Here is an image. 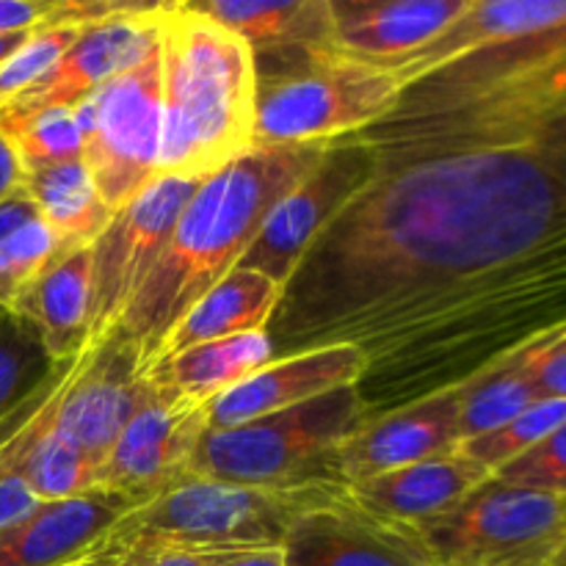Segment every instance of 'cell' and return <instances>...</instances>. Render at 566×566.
<instances>
[{
    "mask_svg": "<svg viewBox=\"0 0 566 566\" xmlns=\"http://www.w3.org/2000/svg\"><path fill=\"white\" fill-rule=\"evenodd\" d=\"M50 398L0 446V473L25 481L39 501H64L97 490L99 468L53 429Z\"/></svg>",
    "mask_w": 566,
    "mask_h": 566,
    "instance_id": "cell-24",
    "label": "cell"
},
{
    "mask_svg": "<svg viewBox=\"0 0 566 566\" xmlns=\"http://www.w3.org/2000/svg\"><path fill=\"white\" fill-rule=\"evenodd\" d=\"M39 497L31 486L11 473H0V528H9L17 520L28 517L39 506Z\"/></svg>",
    "mask_w": 566,
    "mask_h": 566,
    "instance_id": "cell-36",
    "label": "cell"
},
{
    "mask_svg": "<svg viewBox=\"0 0 566 566\" xmlns=\"http://www.w3.org/2000/svg\"><path fill=\"white\" fill-rule=\"evenodd\" d=\"M490 475V470L457 448L446 457L407 464L346 486V497L374 517L412 528L446 514Z\"/></svg>",
    "mask_w": 566,
    "mask_h": 566,
    "instance_id": "cell-20",
    "label": "cell"
},
{
    "mask_svg": "<svg viewBox=\"0 0 566 566\" xmlns=\"http://www.w3.org/2000/svg\"><path fill=\"white\" fill-rule=\"evenodd\" d=\"M368 169L370 158L359 144L346 136L329 142L321 164L271 208L235 269L258 271L274 285L285 287L313 238L363 186Z\"/></svg>",
    "mask_w": 566,
    "mask_h": 566,
    "instance_id": "cell-11",
    "label": "cell"
},
{
    "mask_svg": "<svg viewBox=\"0 0 566 566\" xmlns=\"http://www.w3.org/2000/svg\"><path fill=\"white\" fill-rule=\"evenodd\" d=\"M147 503L127 492L97 490L42 501L28 517L0 528V566H77L94 556L125 514Z\"/></svg>",
    "mask_w": 566,
    "mask_h": 566,
    "instance_id": "cell-15",
    "label": "cell"
},
{
    "mask_svg": "<svg viewBox=\"0 0 566 566\" xmlns=\"http://www.w3.org/2000/svg\"><path fill=\"white\" fill-rule=\"evenodd\" d=\"M280 293L274 359L363 352L368 420L566 329V25L403 83Z\"/></svg>",
    "mask_w": 566,
    "mask_h": 566,
    "instance_id": "cell-1",
    "label": "cell"
},
{
    "mask_svg": "<svg viewBox=\"0 0 566 566\" xmlns=\"http://www.w3.org/2000/svg\"><path fill=\"white\" fill-rule=\"evenodd\" d=\"M434 566H547L566 542V495L490 479L412 525Z\"/></svg>",
    "mask_w": 566,
    "mask_h": 566,
    "instance_id": "cell-7",
    "label": "cell"
},
{
    "mask_svg": "<svg viewBox=\"0 0 566 566\" xmlns=\"http://www.w3.org/2000/svg\"><path fill=\"white\" fill-rule=\"evenodd\" d=\"M280 293L282 287L274 285L269 276L258 271L232 269L188 310L186 318L175 326L166 340L160 357H175L199 343L224 340V337L247 335V332H265L280 304Z\"/></svg>",
    "mask_w": 566,
    "mask_h": 566,
    "instance_id": "cell-25",
    "label": "cell"
},
{
    "mask_svg": "<svg viewBox=\"0 0 566 566\" xmlns=\"http://www.w3.org/2000/svg\"><path fill=\"white\" fill-rule=\"evenodd\" d=\"M566 420V401L558 398H542L534 407L525 409L523 415H517L514 420H509L501 429L490 431L484 437H475V440L462 442L459 451L464 457H470L473 462H479L481 468H486L490 473H497L501 468H506L509 462L520 459L523 453H528L531 448L539 446L553 429H558Z\"/></svg>",
    "mask_w": 566,
    "mask_h": 566,
    "instance_id": "cell-29",
    "label": "cell"
},
{
    "mask_svg": "<svg viewBox=\"0 0 566 566\" xmlns=\"http://www.w3.org/2000/svg\"><path fill=\"white\" fill-rule=\"evenodd\" d=\"M368 423L357 387H337L298 407L232 426L208 429L193 451L188 475L243 486L335 484L343 442Z\"/></svg>",
    "mask_w": 566,
    "mask_h": 566,
    "instance_id": "cell-5",
    "label": "cell"
},
{
    "mask_svg": "<svg viewBox=\"0 0 566 566\" xmlns=\"http://www.w3.org/2000/svg\"><path fill=\"white\" fill-rule=\"evenodd\" d=\"M77 566H99L97 562H83V564H77Z\"/></svg>",
    "mask_w": 566,
    "mask_h": 566,
    "instance_id": "cell-43",
    "label": "cell"
},
{
    "mask_svg": "<svg viewBox=\"0 0 566 566\" xmlns=\"http://www.w3.org/2000/svg\"><path fill=\"white\" fill-rule=\"evenodd\" d=\"M36 31V28H33ZM33 31H17V33H0V66L6 64V61L11 59V55L17 53V50L22 48V44L28 42V39L33 36Z\"/></svg>",
    "mask_w": 566,
    "mask_h": 566,
    "instance_id": "cell-41",
    "label": "cell"
},
{
    "mask_svg": "<svg viewBox=\"0 0 566 566\" xmlns=\"http://www.w3.org/2000/svg\"><path fill=\"white\" fill-rule=\"evenodd\" d=\"M50 14V0H0V33L42 28Z\"/></svg>",
    "mask_w": 566,
    "mask_h": 566,
    "instance_id": "cell-37",
    "label": "cell"
},
{
    "mask_svg": "<svg viewBox=\"0 0 566 566\" xmlns=\"http://www.w3.org/2000/svg\"><path fill=\"white\" fill-rule=\"evenodd\" d=\"M153 396L138 348L119 324L88 343L50 398L53 429L94 464H103L127 420Z\"/></svg>",
    "mask_w": 566,
    "mask_h": 566,
    "instance_id": "cell-10",
    "label": "cell"
},
{
    "mask_svg": "<svg viewBox=\"0 0 566 566\" xmlns=\"http://www.w3.org/2000/svg\"><path fill=\"white\" fill-rule=\"evenodd\" d=\"M274 363L265 332H247L224 340L199 343L175 357H160L147 370V379L171 398H186L208 407L260 368Z\"/></svg>",
    "mask_w": 566,
    "mask_h": 566,
    "instance_id": "cell-23",
    "label": "cell"
},
{
    "mask_svg": "<svg viewBox=\"0 0 566 566\" xmlns=\"http://www.w3.org/2000/svg\"><path fill=\"white\" fill-rule=\"evenodd\" d=\"M25 188L64 247H92L114 219L83 158L28 171Z\"/></svg>",
    "mask_w": 566,
    "mask_h": 566,
    "instance_id": "cell-27",
    "label": "cell"
},
{
    "mask_svg": "<svg viewBox=\"0 0 566 566\" xmlns=\"http://www.w3.org/2000/svg\"><path fill=\"white\" fill-rule=\"evenodd\" d=\"M205 431V403L171 398L153 385V396L127 420L99 464V486L149 501L186 479Z\"/></svg>",
    "mask_w": 566,
    "mask_h": 566,
    "instance_id": "cell-12",
    "label": "cell"
},
{
    "mask_svg": "<svg viewBox=\"0 0 566 566\" xmlns=\"http://www.w3.org/2000/svg\"><path fill=\"white\" fill-rule=\"evenodd\" d=\"M280 551L285 566H434L409 525L363 512L346 490L302 514Z\"/></svg>",
    "mask_w": 566,
    "mask_h": 566,
    "instance_id": "cell-14",
    "label": "cell"
},
{
    "mask_svg": "<svg viewBox=\"0 0 566 566\" xmlns=\"http://www.w3.org/2000/svg\"><path fill=\"white\" fill-rule=\"evenodd\" d=\"M22 186H25V166H22L14 144L0 133V199H6Z\"/></svg>",
    "mask_w": 566,
    "mask_h": 566,
    "instance_id": "cell-39",
    "label": "cell"
},
{
    "mask_svg": "<svg viewBox=\"0 0 566 566\" xmlns=\"http://www.w3.org/2000/svg\"><path fill=\"white\" fill-rule=\"evenodd\" d=\"M536 343L497 359L459 385V446L501 429L542 401L534 385Z\"/></svg>",
    "mask_w": 566,
    "mask_h": 566,
    "instance_id": "cell-28",
    "label": "cell"
},
{
    "mask_svg": "<svg viewBox=\"0 0 566 566\" xmlns=\"http://www.w3.org/2000/svg\"><path fill=\"white\" fill-rule=\"evenodd\" d=\"M64 249L44 219L31 221L17 235L0 243V307L9 310L17 293Z\"/></svg>",
    "mask_w": 566,
    "mask_h": 566,
    "instance_id": "cell-32",
    "label": "cell"
},
{
    "mask_svg": "<svg viewBox=\"0 0 566 566\" xmlns=\"http://www.w3.org/2000/svg\"><path fill=\"white\" fill-rule=\"evenodd\" d=\"M213 566H285L282 551H238L216 553Z\"/></svg>",
    "mask_w": 566,
    "mask_h": 566,
    "instance_id": "cell-40",
    "label": "cell"
},
{
    "mask_svg": "<svg viewBox=\"0 0 566 566\" xmlns=\"http://www.w3.org/2000/svg\"><path fill=\"white\" fill-rule=\"evenodd\" d=\"M164 127L158 175L208 177L254 147V53L208 17L160 11Z\"/></svg>",
    "mask_w": 566,
    "mask_h": 566,
    "instance_id": "cell-3",
    "label": "cell"
},
{
    "mask_svg": "<svg viewBox=\"0 0 566 566\" xmlns=\"http://www.w3.org/2000/svg\"><path fill=\"white\" fill-rule=\"evenodd\" d=\"M470 0H329L332 50L376 66H396L440 36Z\"/></svg>",
    "mask_w": 566,
    "mask_h": 566,
    "instance_id": "cell-18",
    "label": "cell"
},
{
    "mask_svg": "<svg viewBox=\"0 0 566 566\" xmlns=\"http://www.w3.org/2000/svg\"><path fill=\"white\" fill-rule=\"evenodd\" d=\"M36 219H42V213H39L36 202H33V197L28 193V188H17L14 193L0 199V243L9 241V238L17 235L22 227H28Z\"/></svg>",
    "mask_w": 566,
    "mask_h": 566,
    "instance_id": "cell-38",
    "label": "cell"
},
{
    "mask_svg": "<svg viewBox=\"0 0 566 566\" xmlns=\"http://www.w3.org/2000/svg\"><path fill=\"white\" fill-rule=\"evenodd\" d=\"M459 448V387L368 420L340 446L335 459L343 486L446 457Z\"/></svg>",
    "mask_w": 566,
    "mask_h": 566,
    "instance_id": "cell-16",
    "label": "cell"
},
{
    "mask_svg": "<svg viewBox=\"0 0 566 566\" xmlns=\"http://www.w3.org/2000/svg\"><path fill=\"white\" fill-rule=\"evenodd\" d=\"M346 486H243L186 475L114 525L94 556L127 547H180L193 553L280 551L302 514ZM92 556V558H94Z\"/></svg>",
    "mask_w": 566,
    "mask_h": 566,
    "instance_id": "cell-4",
    "label": "cell"
},
{
    "mask_svg": "<svg viewBox=\"0 0 566 566\" xmlns=\"http://www.w3.org/2000/svg\"><path fill=\"white\" fill-rule=\"evenodd\" d=\"M202 177L158 175L92 243V340L103 337L147 280Z\"/></svg>",
    "mask_w": 566,
    "mask_h": 566,
    "instance_id": "cell-9",
    "label": "cell"
},
{
    "mask_svg": "<svg viewBox=\"0 0 566 566\" xmlns=\"http://www.w3.org/2000/svg\"><path fill=\"white\" fill-rule=\"evenodd\" d=\"M363 370L365 357L354 346H326L274 359L205 407L208 429H232L313 401L337 387L357 385Z\"/></svg>",
    "mask_w": 566,
    "mask_h": 566,
    "instance_id": "cell-17",
    "label": "cell"
},
{
    "mask_svg": "<svg viewBox=\"0 0 566 566\" xmlns=\"http://www.w3.org/2000/svg\"><path fill=\"white\" fill-rule=\"evenodd\" d=\"M254 144L337 142L385 116L401 94L387 66L324 53L254 55Z\"/></svg>",
    "mask_w": 566,
    "mask_h": 566,
    "instance_id": "cell-6",
    "label": "cell"
},
{
    "mask_svg": "<svg viewBox=\"0 0 566 566\" xmlns=\"http://www.w3.org/2000/svg\"><path fill=\"white\" fill-rule=\"evenodd\" d=\"M81 158L111 210H119L158 177L164 127L160 44L133 70L111 77L72 108Z\"/></svg>",
    "mask_w": 566,
    "mask_h": 566,
    "instance_id": "cell-8",
    "label": "cell"
},
{
    "mask_svg": "<svg viewBox=\"0 0 566 566\" xmlns=\"http://www.w3.org/2000/svg\"><path fill=\"white\" fill-rule=\"evenodd\" d=\"M83 28L75 25H42L33 31V36L0 66V105L20 97L31 86H36L61 55L75 44Z\"/></svg>",
    "mask_w": 566,
    "mask_h": 566,
    "instance_id": "cell-31",
    "label": "cell"
},
{
    "mask_svg": "<svg viewBox=\"0 0 566 566\" xmlns=\"http://www.w3.org/2000/svg\"><path fill=\"white\" fill-rule=\"evenodd\" d=\"M55 363H75L92 343V247H64L11 302Z\"/></svg>",
    "mask_w": 566,
    "mask_h": 566,
    "instance_id": "cell-19",
    "label": "cell"
},
{
    "mask_svg": "<svg viewBox=\"0 0 566 566\" xmlns=\"http://www.w3.org/2000/svg\"><path fill=\"white\" fill-rule=\"evenodd\" d=\"M186 9L235 33L254 55L324 53L335 36L329 0H191Z\"/></svg>",
    "mask_w": 566,
    "mask_h": 566,
    "instance_id": "cell-22",
    "label": "cell"
},
{
    "mask_svg": "<svg viewBox=\"0 0 566 566\" xmlns=\"http://www.w3.org/2000/svg\"><path fill=\"white\" fill-rule=\"evenodd\" d=\"M216 553H193L180 547H127V551L94 556L99 566H213Z\"/></svg>",
    "mask_w": 566,
    "mask_h": 566,
    "instance_id": "cell-35",
    "label": "cell"
},
{
    "mask_svg": "<svg viewBox=\"0 0 566 566\" xmlns=\"http://www.w3.org/2000/svg\"><path fill=\"white\" fill-rule=\"evenodd\" d=\"M326 149L329 142L254 144L202 177L119 318L144 374L158 363L188 310L235 269L271 208L321 164Z\"/></svg>",
    "mask_w": 566,
    "mask_h": 566,
    "instance_id": "cell-2",
    "label": "cell"
},
{
    "mask_svg": "<svg viewBox=\"0 0 566 566\" xmlns=\"http://www.w3.org/2000/svg\"><path fill=\"white\" fill-rule=\"evenodd\" d=\"M492 475L506 481V484L525 486V490L566 495V420L558 429H553L539 446H534L528 453H523Z\"/></svg>",
    "mask_w": 566,
    "mask_h": 566,
    "instance_id": "cell-33",
    "label": "cell"
},
{
    "mask_svg": "<svg viewBox=\"0 0 566 566\" xmlns=\"http://www.w3.org/2000/svg\"><path fill=\"white\" fill-rule=\"evenodd\" d=\"M160 11L116 17L83 28L75 44L36 86L0 105V122H14L48 108H75L94 88L142 64L160 44Z\"/></svg>",
    "mask_w": 566,
    "mask_h": 566,
    "instance_id": "cell-13",
    "label": "cell"
},
{
    "mask_svg": "<svg viewBox=\"0 0 566 566\" xmlns=\"http://www.w3.org/2000/svg\"><path fill=\"white\" fill-rule=\"evenodd\" d=\"M6 313H9V310H6V307H0V318H3V315H6Z\"/></svg>",
    "mask_w": 566,
    "mask_h": 566,
    "instance_id": "cell-44",
    "label": "cell"
},
{
    "mask_svg": "<svg viewBox=\"0 0 566 566\" xmlns=\"http://www.w3.org/2000/svg\"><path fill=\"white\" fill-rule=\"evenodd\" d=\"M562 25H566V0H470L468 9L440 36L387 70L396 72L403 86L464 53Z\"/></svg>",
    "mask_w": 566,
    "mask_h": 566,
    "instance_id": "cell-21",
    "label": "cell"
},
{
    "mask_svg": "<svg viewBox=\"0 0 566 566\" xmlns=\"http://www.w3.org/2000/svg\"><path fill=\"white\" fill-rule=\"evenodd\" d=\"M75 363H55L39 332L11 310L0 318V446L42 409Z\"/></svg>",
    "mask_w": 566,
    "mask_h": 566,
    "instance_id": "cell-26",
    "label": "cell"
},
{
    "mask_svg": "<svg viewBox=\"0 0 566 566\" xmlns=\"http://www.w3.org/2000/svg\"><path fill=\"white\" fill-rule=\"evenodd\" d=\"M547 566H566V542L558 547V553L551 558V562H547Z\"/></svg>",
    "mask_w": 566,
    "mask_h": 566,
    "instance_id": "cell-42",
    "label": "cell"
},
{
    "mask_svg": "<svg viewBox=\"0 0 566 566\" xmlns=\"http://www.w3.org/2000/svg\"><path fill=\"white\" fill-rule=\"evenodd\" d=\"M0 133L14 144L25 175L81 158V133L72 108H48L14 122H0Z\"/></svg>",
    "mask_w": 566,
    "mask_h": 566,
    "instance_id": "cell-30",
    "label": "cell"
},
{
    "mask_svg": "<svg viewBox=\"0 0 566 566\" xmlns=\"http://www.w3.org/2000/svg\"><path fill=\"white\" fill-rule=\"evenodd\" d=\"M534 385L539 398L566 401V329L536 343Z\"/></svg>",
    "mask_w": 566,
    "mask_h": 566,
    "instance_id": "cell-34",
    "label": "cell"
}]
</instances>
